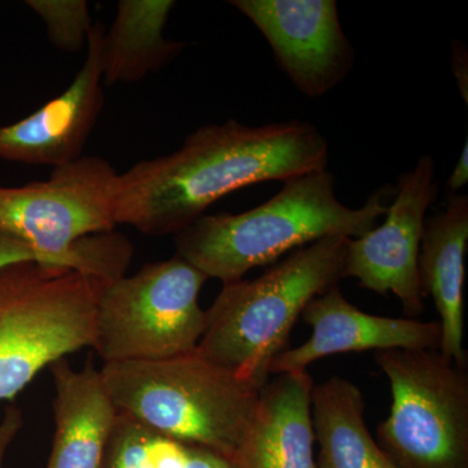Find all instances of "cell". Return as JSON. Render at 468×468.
Here are the masks:
<instances>
[{
	"mask_svg": "<svg viewBox=\"0 0 468 468\" xmlns=\"http://www.w3.org/2000/svg\"><path fill=\"white\" fill-rule=\"evenodd\" d=\"M23 426V411L16 406L5 408V417L0 420V468H5V454Z\"/></svg>",
	"mask_w": 468,
	"mask_h": 468,
	"instance_id": "cell-20",
	"label": "cell"
},
{
	"mask_svg": "<svg viewBox=\"0 0 468 468\" xmlns=\"http://www.w3.org/2000/svg\"><path fill=\"white\" fill-rule=\"evenodd\" d=\"M229 3L263 34L277 64L307 97H323L349 75L354 50L335 0Z\"/></svg>",
	"mask_w": 468,
	"mask_h": 468,
	"instance_id": "cell-10",
	"label": "cell"
},
{
	"mask_svg": "<svg viewBox=\"0 0 468 468\" xmlns=\"http://www.w3.org/2000/svg\"><path fill=\"white\" fill-rule=\"evenodd\" d=\"M362 390L349 378L314 384L311 419L316 468H394L365 420Z\"/></svg>",
	"mask_w": 468,
	"mask_h": 468,
	"instance_id": "cell-16",
	"label": "cell"
},
{
	"mask_svg": "<svg viewBox=\"0 0 468 468\" xmlns=\"http://www.w3.org/2000/svg\"><path fill=\"white\" fill-rule=\"evenodd\" d=\"M207 280L175 255L104 285L95 309L92 349L104 363L192 353L206 328L198 298Z\"/></svg>",
	"mask_w": 468,
	"mask_h": 468,
	"instance_id": "cell-8",
	"label": "cell"
},
{
	"mask_svg": "<svg viewBox=\"0 0 468 468\" xmlns=\"http://www.w3.org/2000/svg\"><path fill=\"white\" fill-rule=\"evenodd\" d=\"M384 198L380 190L362 207H346L335 198L334 175L320 169L289 178L276 196L249 211L203 215L175 234L176 255L228 284L324 237L365 236L387 212Z\"/></svg>",
	"mask_w": 468,
	"mask_h": 468,
	"instance_id": "cell-2",
	"label": "cell"
},
{
	"mask_svg": "<svg viewBox=\"0 0 468 468\" xmlns=\"http://www.w3.org/2000/svg\"><path fill=\"white\" fill-rule=\"evenodd\" d=\"M468 183V143H464L463 150H462L460 159L452 169L451 177L448 178L449 194L460 193Z\"/></svg>",
	"mask_w": 468,
	"mask_h": 468,
	"instance_id": "cell-24",
	"label": "cell"
},
{
	"mask_svg": "<svg viewBox=\"0 0 468 468\" xmlns=\"http://www.w3.org/2000/svg\"><path fill=\"white\" fill-rule=\"evenodd\" d=\"M347 239L324 237L292 251L257 279L223 284L206 310L197 353L237 377L266 385L271 363L288 349L304 307L344 279Z\"/></svg>",
	"mask_w": 468,
	"mask_h": 468,
	"instance_id": "cell-4",
	"label": "cell"
},
{
	"mask_svg": "<svg viewBox=\"0 0 468 468\" xmlns=\"http://www.w3.org/2000/svg\"><path fill=\"white\" fill-rule=\"evenodd\" d=\"M174 0H120L104 32L101 69L106 85L133 84L174 60L183 43L167 41L165 27Z\"/></svg>",
	"mask_w": 468,
	"mask_h": 468,
	"instance_id": "cell-17",
	"label": "cell"
},
{
	"mask_svg": "<svg viewBox=\"0 0 468 468\" xmlns=\"http://www.w3.org/2000/svg\"><path fill=\"white\" fill-rule=\"evenodd\" d=\"M101 375L117 412L159 435L228 458L250 426L264 387L196 350L167 359L104 363Z\"/></svg>",
	"mask_w": 468,
	"mask_h": 468,
	"instance_id": "cell-5",
	"label": "cell"
},
{
	"mask_svg": "<svg viewBox=\"0 0 468 468\" xmlns=\"http://www.w3.org/2000/svg\"><path fill=\"white\" fill-rule=\"evenodd\" d=\"M184 468H233L232 461L220 452L187 443V458Z\"/></svg>",
	"mask_w": 468,
	"mask_h": 468,
	"instance_id": "cell-22",
	"label": "cell"
},
{
	"mask_svg": "<svg viewBox=\"0 0 468 468\" xmlns=\"http://www.w3.org/2000/svg\"><path fill=\"white\" fill-rule=\"evenodd\" d=\"M467 245L468 197L448 194L445 208L426 218L418 267L424 297H432L439 313V351L460 366H468L463 345Z\"/></svg>",
	"mask_w": 468,
	"mask_h": 468,
	"instance_id": "cell-14",
	"label": "cell"
},
{
	"mask_svg": "<svg viewBox=\"0 0 468 468\" xmlns=\"http://www.w3.org/2000/svg\"><path fill=\"white\" fill-rule=\"evenodd\" d=\"M26 261H39L38 255L27 243L0 230V267Z\"/></svg>",
	"mask_w": 468,
	"mask_h": 468,
	"instance_id": "cell-21",
	"label": "cell"
},
{
	"mask_svg": "<svg viewBox=\"0 0 468 468\" xmlns=\"http://www.w3.org/2000/svg\"><path fill=\"white\" fill-rule=\"evenodd\" d=\"M301 318L313 328L309 340L272 360L270 375L304 372L316 360L335 354L392 349L439 350V322L372 315L354 306L338 285L304 307Z\"/></svg>",
	"mask_w": 468,
	"mask_h": 468,
	"instance_id": "cell-12",
	"label": "cell"
},
{
	"mask_svg": "<svg viewBox=\"0 0 468 468\" xmlns=\"http://www.w3.org/2000/svg\"><path fill=\"white\" fill-rule=\"evenodd\" d=\"M452 75L457 77L462 97L468 103L467 52L464 46H455L452 55Z\"/></svg>",
	"mask_w": 468,
	"mask_h": 468,
	"instance_id": "cell-23",
	"label": "cell"
},
{
	"mask_svg": "<svg viewBox=\"0 0 468 468\" xmlns=\"http://www.w3.org/2000/svg\"><path fill=\"white\" fill-rule=\"evenodd\" d=\"M48 27V38L55 48L76 52L88 42L92 24L85 0H27Z\"/></svg>",
	"mask_w": 468,
	"mask_h": 468,
	"instance_id": "cell-18",
	"label": "cell"
},
{
	"mask_svg": "<svg viewBox=\"0 0 468 468\" xmlns=\"http://www.w3.org/2000/svg\"><path fill=\"white\" fill-rule=\"evenodd\" d=\"M119 175L109 160L81 156L48 180L0 186V230L33 249L38 263L115 282L133 254L131 241L112 233Z\"/></svg>",
	"mask_w": 468,
	"mask_h": 468,
	"instance_id": "cell-3",
	"label": "cell"
},
{
	"mask_svg": "<svg viewBox=\"0 0 468 468\" xmlns=\"http://www.w3.org/2000/svg\"><path fill=\"white\" fill-rule=\"evenodd\" d=\"M437 196L435 160L423 155L411 171L399 176L396 198L385 212L384 223L359 239H347L344 277H353L378 294L393 292L409 319H418L426 309L419 252L427 211Z\"/></svg>",
	"mask_w": 468,
	"mask_h": 468,
	"instance_id": "cell-9",
	"label": "cell"
},
{
	"mask_svg": "<svg viewBox=\"0 0 468 468\" xmlns=\"http://www.w3.org/2000/svg\"><path fill=\"white\" fill-rule=\"evenodd\" d=\"M55 432L46 468H101L117 410L91 359L76 371L66 358L50 366Z\"/></svg>",
	"mask_w": 468,
	"mask_h": 468,
	"instance_id": "cell-15",
	"label": "cell"
},
{
	"mask_svg": "<svg viewBox=\"0 0 468 468\" xmlns=\"http://www.w3.org/2000/svg\"><path fill=\"white\" fill-rule=\"evenodd\" d=\"M104 285L34 261L0 267V402L12 401L57 360L92 347Z\"/></svg>",
	"mask_w": 468,
	"mask_h": 468,
	"instance_id": "cell-6",
	"label": "cell"
},
{
	"mask_svg": "<svg viewBox=\"0 0 468 468\" xmlns=\"http://www.w3.org/2000/svg\"><path fill=\"white\" fill-rule=\"evenodd\" d=\"M392 392L375 440L394 468H468V366L439 350L377 351Z\"/></svg>",
	"mask_w": 468,
	"mask_h": 468,
	"instance_id": "cell-7",
	"label": "cell"
},
{
	"mask_svg": "<svg viewBox=\"0 0 468 468\" xmlns=\"http://www.w3.org/2000/svg\"><path fill=\"white\" fill-rule=\"evenodd\" d=\"M328 160V141L311 122L202 126L175 153L119 175L116 223L146 236L177 234L228 194L326 169Z\"/></svg>",
	"mask_w": 468,
	"mask_h": 468,
	"instance_id": "cell-1",
	"label": "cell"
},
{
	"mask_svg": "<svg viewBox=\"0 0 468 468\" xmlns=\"http://www.w3.org/2000/svg\"><path fill=\"white\" fill-rule=\"evenodd\" d=\"M104 32L101 23L92 26L84 64L66 91L20 122L0 126V159L58 168L81 158L103 109Z\"/></svg>",
	"mask_w": 468,
	"mask_h": 468,
	"instance_id": "cell-11",
	"label": "cell"
},
{
	"mask_svg": "<svg viewBox=\"0 0 468 468\" xmlns=\"http://www.w3.org/2000/svg\"><path fill=\"white\" fill-rule=\"evenodd\" d=\"M309 372L276 375L261 389L233 468H316Z\"/></svg>",
	"mask_w": 468,
	"mask_h": 468,
	"instance_id": "cell-13",
	"label": "cell"
},
{
	"mask_svg": "<svg viewBox=\"0 0 468 468\" xmlns=\"http://www.w3.org/2000/svg\"><path fill=\"white\" fill-rule=\"evenodd\" d=\"M153 431L117 412L101 468H155L150 458Z\"/></svg>",
	"mask_w": 468,
	"mask_h": 468,
	"instance_id": "cell-19",
	"label": "cell"
}]
</instances>
